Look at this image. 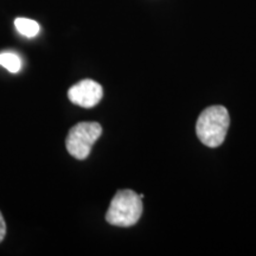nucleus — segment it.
<instances>
[{"instance_id":"obj_4","label":"nucleus","mask_w":256,"mask_h":256,"mask_svg":"<svg viewBox=\"0 0 256 256\" xmlns=\"http://www.w3.org/2000/svg\"><path fill=\"white\" fill-rule=\"evenodd\" d=\"M68 98L74 104L82 108H92L104 98V88L92 80H82L69 89Z\"/></svg>"},{"instance_id":"obj_7","label":"nucleus","mask_w":256,"mask_h":256,"mask_svg":"<svg viewBox=\"0 0 256 256\" xmlns=\"http://www.w3.org/2000/svg\"><path fill=\"white\" fill-rule=\"evenodd\" d=\"M6 236V222L2 217V212H0V243L2 242V240L5 238Z\"/></svg>"},{"instance_id":"obj_1","label":"nucleus","mask_w":256,"mask_h":256,"mask_svg":"<svg viewBox=\"0 0 256 256\" xmlns=\"http://www.w3.org/2000/svg\"><path fill=\"white\" fill-rule=\"evenodd\" d=\"M230 124L228 110L223 106H211L202 112L197 120V136L208 147H218L223 144Z\"/></svg>"},{"instance_id":"obj_2","label":"nucleus","mask_w":256,"mask_h":256,"mask_svg":"<svg viewBox=\"0 0 256 256\" xmlns=\"http://www.w3.org/2000/svg\"><path fill=\"white\" fill-rule=\"evenodd\" d=\"M142 198L133 190H120L110 202L106 220L112 226L128 228L138 223L142 215Z\"/></svg>"},{"instance_id":"obj_5","label":"nucleus","mask_w":256,"mask_h":256,"mask_svg":"<svg viewBox=\"0 0 256 256\" xmlns=\"http://www.w3.org/2000/svg\"><path fill=\"white\" fill-rule=\"evenodd\" d=\"M14 26L19 34L28 38L36 37L40 32V24L28 18H17L14 20Z\"/></svg>"},{"instance_id":"obj_3","label":"nucleus","mask_w":256,"mask_h":256,"mask_svg":"<svg viewBox=\"0 0 256 256\" xmlns=\"http://www.w3.org/2000/svg\"><path fill=\"white\" fill-rule=\"evenodd\" d=\"M101 134L102 126L98 122H78L70 128L66 136V151L75 159H87L92 145L98 142Z\"/></svg>"},{"instance_id":"obj_6","label":"nucleus","mask_w":256,"mask_h":256,"mask_svg":"<svg viewBox=\"0 0 256 256\" xmlns=\"http://www.w3.org/2000/svg\"><path fill=\"white\" fill-rule=\"evenodd\" d=\"M0 66L10 72H18L22 69V60L17 54L2 52L0 54Z\"/></svg>"}]
</instances>
